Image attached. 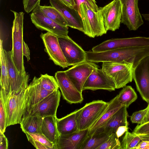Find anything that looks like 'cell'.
Masks as SVG:
<instances>
[{
  "label": "cell",
  "mask_w": 149,
  "mask_h": 149,
  "mask_svg": "<svg viewBox=\"0 0 149 149\" xmlns=\"http://www.w3.org/2000/svg\"><path fill=\"white\" fill-rule=\"evenodd\" d=\"M97 67L98 66L95 63L85 61L73 66L65 72L77 89L82 93L86 81Z\"/></svg>",
  "instance_id": "2e32d148"
},
{
  "label": "cell",
  "mask_w": 149,
  "mask_h": 149,
  "mask_svg": "<svg viewBox=\"0 0 149 149\" xmlns=\"http://www.w3.org/2000/svg\"><path fill=\"white\" fill-rule=\"evenodd\" d=\"M0 79L1 90L7 95L10 94V83L8 66L5 58L2 40H0Z\"/></svg>",
  "instance_id": "d4e9b609"
},
{
  "label": "cell",
  "mask_w": 149,
  "mask_h": 149,
  "mask_svg": "<svg viewBox=\"0 0 149 149\" xmlns=\"http://www.w3.org/2000/svg\"><path fill=\"white\" fill-rule=\"evenodd\" d=\"M143 15L146 19L149 21V14H144Z\"/></svg>",
  "instance_id": "7dc6e473"
},
{
  "label": "cell",
  "mask_w": 149,
  "mask_h": 149,
  "mask_svg": "<svg viewBox=\"0 0 149 149\" xmlns=\"http://www.w3.org/2000/svg\"><path fill=\"white\" fill-rule=\"evenodd\" d=\"M61 94L59 89L48 95L38 103L25 106L22 117L37 116L44 118L56 116Z\"/></svg>",
  "instance_id": "5b68a950"
},
{
  "label": "cell",
  "mask_w": 149,
  "mask_h": 149,
  "mask_svg": "<svg viewBox=\"0 0 149 149\" xmlns=\"http://www.w3.org/2000/svg\"><path fill=\"white\" fill-rule=\"evenodd\" d=\"M117 95L118 99L120 103L127 108L137 98L136 92L130 86H126L124 87Z\"/></svg>",
  "instance_id": "83f0119b"
},
{
  "label": "cell",
  "mask_w": 149,
  "mask_h": 149,
  "mask_svg": "<svg viewBox=\"0 0 149 149\" xmlns=\"http://www.w3.org/2000/svg\"><path fill=\"white\" fill-rule=\"evenodd\" d=\"M38 79L41 86L47 91H54L59 88L56 80L52 76L47 74H41Z\"/></svg>",
  "instance_id": "4dcf8cb0"
},
{
  "label": "cell",
  "mask_w": 149,
  "mask_h": 149,
  "mask_svg": "<svg viewBox=\"0 0 149 149\" xmlns=\"http://www.w3.org/2000/svg\"><path fill=\"white\" fill-rule=\"evenodd\" d=\"M99 10L102 15L106 30L115 31L119 29L122 18L121 5L120 0H113Z\"/></svg>",
  "instance_id": "5bb4252c"
},
{
  "label": "cell",
  "mask_w": 149,
  "mask_h": 149,
  "mask_svg": "<svg viewBox=\"0 0 149 149\" xmlns=\"http://www.w3.org/2000/svg\"><path fill=\"white\" fill-rule=\"evenodd\" d=\"M57 118L56 116H53L43 118L41 127L42 134L56 146L60 135L57 126Z\"/></svg>",
  "instance_id": "cb8c5ba5"
},
{
  "label": "cell",
  "mask_w": 149,
  "mask_h": 149,
  "mask_svg": "<svg viewBox=\"0 0 149 149\" xmlns=\"http://www.w3.org/2000/svg\"><path fill=\"white\" fill-rule=\"evenodd\" d=\"M108 104V102L99 100L86 104L77 118L78 130L89 129L104 113Z\"/></svg>",
  "instance_id": "8992f818"
},
{
  "label": "cell",
  "mask_w": 149,
  "mask_h": 149,
  "mask_svg": "<svg viewBox=\"0 0 149 149\" xmlns=\"http://www.w3.org/2000/svg\"><path fill=\"white\" fill-rule=\"evenodd\" d=\"M55 78L63 98L70 104L81 103L83 100L82 93L76 88L65 71L57 72Z\"/></svg>",
  "instance_id": "9a60e30c"
},
{
  "label": "cell",
  "mask_w": 149,
  "mask_h": 149,
  "mask_svg": "<svg viewBox=\"0 0 149 149\" xmlns=\"http://www.w3.org/2000/svg\"><path fill=\"white\" fill-rule=\"evenodd\" d=\"M128 127L126 126H121L119 127L117 130L115 134L118 138H119L128 130Z\"/></svg>",
  "instance_id": "b9f144b4"
},
{
  "label": "cell",
  "mask_w": 149,
  "mask_h": 149,
  "mask_svg": "<svg viewBox=\"0 0 149 149\" xmlns=\"http://www.w3.org/2000/svg\"><path fill=\"white\" fill-rule=\"evenodd\" d=\"M147 46H149V37L139 36L112 38L94 47L92 50L93 52H100L117 49Z\"/></svg>",
  "instance_id": "ba28073f"
},
{
  "label": "cell",
  "mask_w": 149,
  "mask_h": 149,
  "mask_svg": "<svg viewBox=\"0 0 149 149\" xmlns=\"http://www.w3.org/2000/svg\"><path fill=\"white\" fill-rule=\"evenodd\" d=\"M26 90V101L25 106L38 103L54 92L47 91L43 88L40 83L38 78L35 76L28 85Z\"/></svg>",
  "instance_id": "44dd1931"
},
{
  "label": "cell",
  "mask_w": 149,
  "mask_h": 149,
  "mask_svg": "<svg viewBox=\"0 0 149 149\" xmlns=\"http://www.w3.org/2000/svg\"><path fill=\"white\" fill-rule=\"evenodd\" d=\"M133 64L125 62L102 63L105 74L113 82L116 89L124 87L133 79Z\"/></svg>",
  "instance_id": "3957f363"
},
{
  "label": "cell",
  "mask_w": 149,
  "mask_h": 149,
  "mask_svg": "<svg viewBox=\"0 0 149 149\" xmlns=\"http://www.w3.org/2000/svg\"><path fill=\"white\" fill-rule=\"evenodd\" d=\"M139 135L133 132H130L128 130L125 133V135L121 142L122 149H135L141 141Z\"/></svg>",
  "instance_id": "f546056e"
},
{
  "label": "cell",
  "mask_w": 149,
  "mask_h": 149,
  "mask_svg": "<svg viewBox=\"0 0 149 149\" xmlns=\"http://www.w3.org/2000/svg\"><path fill=\"white\" fill-rule=\"evenodd\" d=\"M149 107L148 104L145 109L134 112L130 117V120L133 123L142 124L147 114Z\"/></svg>",
  "instance_id": "836d02e7"
},
{
  "label": "cell",
  "mask_w": 149,
  "mask_h": 149,
  "mask_svg": "<svg viewBox=\"0 0 149 149\" xmlns=\"http://www.w3.org/2000/svg\"><path fill=\"white\" fill-rule=\"evenodd\" d=\"M135 149H149V142L141 141L139 143Z\"/></svg>",
  "instance_id": "7bdbcfd3"
},
{
  "label": "cell",
  "mask_w": 149,
  "mask_h": 149,
  "mask_svg": "<svg viewBox=\"0 0 149 149\" xmlns=\"http://www.w3.org/2000/svg\"><path fill=\"white\" fill-rule=\"evenodd\" d=\"M22 52L24 56H26L27 61L30 59V52L29 47L27 44L23 42L22 47Z\"/></svg>",
  "instance_id": "60d3db41"
},
{
  "label": "cell",
  "mask_w": 149,
  "mask_h": 149,
  "mask_svg": "<svg viewBox=\"0 0 149 149\" xmlns=\"http://www.w3.org/2000/svg\"><path fill=\"white\" fill-rule=\"evenodd\" d=\"M4 51L10 79V95L18 94L27 88L29 76L26 73L22 74L18 71L13 60L12 50L7 51L4 49Z\"/></svg>",
  "instance_id": "9c48e42d"
},
{
  "label": "cell",
  "mask_w": 149,
  "mask_h": 149,
  "mask_svg": "<svg viewBox=\"0 0 149 149\" xmlns=\"http://www.w3.org/2000/svg\"><path fill=\"white\" fill-rule=\"evenodd\" d=\"M109 135L104 132H96L87 137L81 149H97L107 140Z\"/></svg>",
  "instance_id": "4316f807"
},
{
  "label": "cell",
  "mask_w": 149,
  "mask_h": 149,
  "mask_svg": "<svg viewBox=\"0 0 149 149\" xmlns=\"http://www.w3.org/2000/svg\"><path fill=\"white\" fill-rule=\"evenodd\" d=\"M80 10L84 34L94 38L107 33L103 18L99 10L95 11L84 3L80 5Z\"/></svg>",
  "instance_id": "277c9868"
},
{
  "label": "cell",
  "mask_w": 149,
  "mask_h": 149,
  "mask_svg": "<svg viewBox=\"0 0 149 149\" xmlns=\"http://www.w3.org/2000/svg\"><path fill=\"white\" fill-rule=\"evenodd\" d=\"M133 79L143 99L149 104V55L134 68Z\"/></svg>",
  "instance_id": "7c38bea8"
},
{
  "label": "cell",
  "mask_w": 149,
  "mask_h": 149,
  "mask_svg": "<svg viewBox=\"0 0 149 149\" xmlns=\"http://www.w3.org/2000/svg\"><path fill=\"white\" fill-rule=\"evenodd\" d=\"M149 105V104H148ZM149 121V107L147 114L143 120V123ZM142 123V124H143Z\"/></svg>",
  "instance_id": "bcb514c9"
},
{
  "label": "cell",
  "mask_w": 149,
  "mask_h": 149,
  "mask_svg": "<svg viewBox=\"0 0 149 149\" xmlns=\"http://www.w3.org/2000/svg\"><path fill=\"white\" fill-rule=\"evenodd\" d=\"M127 108L125 106H122L113 115L104 126L96 132H104L110 135L113 133H115L117 129L120 126L128 127V123L127 121L128 114Z\"/></svg>",
  "instance_id": "ffe728a7"
},
{
  "label": "cell",
  "mask_w": 149,
  "mask_h": 149,
  "mask_svg": "<svg viewBox=\"0 0 149 149\" xmlns=\"http://www.w3.org/2000/svg\"><path fill=\"white\" fill-rule=\"evenodd\" d=\"M81 109V108L61 118H57V126L60 135L69 134L78 130L77 119Z\"/></svg>",
  "instance_id": "7402d4cb"
},
{
  "label": "cell",
  "mask_w": 149,
  "mask_h": 149,
  "mask_svg": "<svg viewBox=\"0 0 149 149\" xmlns=\"http://www.w3.org/2000/svg\"><path fill=\"white\" fill-rule=\"evenodd\" d=\"M108 103V107L104 113L89 129L88 136L92 135L98 129L104 126L113 115L123 106L119 101L117 95Z\"/></svg>",
  "instance_id": "603a6c76"
},
{
  "label": "cell",
  "mask_w": 149,
  "mask_h": 149,
  "mask_svg": "<svg viewBox=\"0 0 149 149\" xmlns=\"http://www.w3.org/2000/svg\"><path fill=\"white\" fill-rule=\"evenodd\" d=\"M14 15L12 28V55L13 62L18 71L25 74L22 47L23 39V23L24 13L11 10Z\"/></svg>",
  "instance_id": "7a4b0ae2"
},
{
  "label": "cell",
  "mask_w": 149,
  "mask_h": 149,
  "mask_svg": "<svg viewBox=\"0 0 149 149\" xmlns=\"http://www.w3.org/2000/svg\"><path fill=\"white\" fill-rule=\"evenodd\" d=\"M0 97L4 105L6 126L20 124L24 112L26 101V89L18 94L6 95L1 90Z\"/></svg>",
  "instance_id": "6da1fadb"
},
{
  "label": "cell",
  "mask_w": 149,
  "mask_h": 149,
  "mask_svg": "<svg viewBox=\"0 0 149 149\" xmlns=\"http://www.w3.org/2000/svg\"><path fill=\"white\" fill-rule=\"evenodd\" d=\"M50 59L54 64L63 68L68 66L67 61L59 45L57 36L52 33L47 32L42 33L40 35Z\"/></svg>",
  "instance_id": "4fadbf2b"
},
{
  "label": "cell",
  "mask_w": 149,
  "mask_h": 149,
  "mask_svg": "<svg viewBox=\"0 0 149 149\" xmlns=\"http://www.w3.org/2000/svg\"><path fill=\"white\" fill-rule=\"evenodd\" d=\"M68 6L74 8L75 4L74 0H61Z\"/></svg>",
  "instance_id": "ee69618b"
},
{
  "label": "cell",
  "mask_w": 149,
  "mask_h": 149,
  "mask_svg": "<svg viewBox=\"0 0 149 149\" xmlns=\"http://www.w3.org/2000/svg\"><path fill=\"white\" fill-rule=\"evenodd\" d=\"M88 131L89 129L78 130L71 134L60 135L56 144L57 149H81Z\"/></svg>",
  "instance_id": "d6986e66"
},
{
  "label": "cell",
  "mask_w": 149,
  "mask_h": 149,
  "mask_svg": "<svg viewBox=\"0 0 149 149\" xmlns=\"http://www.w3.org/2000/svg\"><path fill=\"white\" fill-rule=\"evenodd\" d=\"M40 9L47 17L57 24L68 26V23L61 13L55 8L51 6H40Z\"/></svg>",
  "instance_id": "f1b7e54d"
},
{
  "label": "cell",
  "mask_w": 149,
  "mask_h": 149,
  "mask_svg": "<svg viewBox=\"0 0 149 149\" xmlns=\"http://www.w3.org/2000/svg\"><path fill=\"white\" fill-rule=\"evenodd\" d=\"M97 149H122L121 142L115 133H113Z\"/></svg>",
  "instance_id": "1f68e13d"
},
{
  "label": "cell",
  "mask_w": 149,
  "mask_h": 149,
  "mask_svg": "<svg viewBox=\"0 0 149 149\" xmlns=\"http://www.w3.org/2000/svg\"><path fill=\"white\" fill-rule=\"evenodd\" d=\"M75 4L74 9L80 12V6L83 3L85 4L93 11L97 12L99 10V7L97 5L95 0H74Z\"/></svg>",
  "instance_id": "e575fe53"
},
{
  "label": "cell",
  "mask_w": 149,
  "mask_h": 149,
  "mask_svg": "<svg viewBox=\"0 0 149 149\" xmlns=\"http://www.w3.org/2000/svg\"><path fill=\"white\" fill-rule=\"evenodd\" d=\"M27 138H30L34 140L40 142L46 146L49 147L50 149H57L56 146L51 142L43 134L37 133H24Z\"/></svg>",
  "instance_id": "d6a6232c"
},
{
  "label": "cell",
  "mask_w": 149,
  "mask_h": 149,
  "mask_svg": "<svg viewBox=\"0 0 149 149\" xmlns=\"http://www.w3.org/2000/svg\"><path fill=\"white\" fill-rule=\"evenodd\" d=\"M8 141L4 133L0 131V149H7Z\"/></svg>",
  "instance_id": "f35d334b"
},
{
  "label": "cell",
  "mask_w": 149,
  "mask_h": 149,
  "mask_svg": "<svg viewBox=\"0 0 149 149\" xmlns=\"http://www.w3.org/2000/svg\"><path fill=\"white\" fill-rule=\"evenodd\" d=\"M133 132L138 135L149 134V121L138 125Z\"/></svg>",
  "instance_id": "74e56055"
},
{
  "label": "cell",
  "mask_w": 149,
  "mask_h": 149,
  "mask_svg": "<svg viewBox=\"0 0 149 149\" xmlns=\"http://www.w3.org/2000/svg\"><path fill=\"white\" fill-rule=\"evenodd\" d=\"M113 82L105 74L102 69H94L88 78L83 88V91L104 90L112 91L116 89Z\"/></svg>",
  "instance_id": "e0dca14e"
},
{
  "label": "cell",
  "mask_w": 149,
  "mask_h": 149,
  "mask_svg": "<svg viewBox=\"0 0 149 149\" xmlns=\"http://www.w3.org/2000/svg\"><path fill=\"white\" fill-rule=\"evenodd\" d=\"M139 0H120L121 5V23L130 31H135L143 22L138 6Z\"/></svg>",
  "instance_id": "30bf717a"
},
{
  "label": "cell",
  "mask_w": 149,
  "mask_h": 149,
  "mask_svg": "<svg viewBox=\"0 0 149 149\" xmlns=\"http://www.w3.org/2000/svg\"><path fill=\"white\" fill-rule=\"evenodd\" d=\"M27 139L28 141L36 149H50L49 147L46 146L40 142L34 140L29 137H27Z\"/></svg>",
  "instance_id": "ab89813d"
},
{
  "label": "cell",
  "mask_w": 149,
  "mask_h": 149,
  "mask_svg": "<svg viewBox=\"0 0 149 149\" xmlns=\"http://www.w3.org/2000/svg\"><path fill=\"white\" fill-rule=\"evenodd\" d=\"M57 37L68 66L86 61V52L69 36Z\"/></svg>",
  "instance_id": "8fae6325"
},
{
  "label": "cell",
  "mask_w": 149,
  "mask_h": 149,
  "mask_svg": "<svg viewBox=\"0 0 149 149\" xmlns=\"http://www.w3.org/2000/svg\"><path fill=\"white\" fill-rule=\"evenodd\" d=\"M51 6L57 9L66 21L68 26L82 32L84 27L79 12L64 3L61 0H49Z\"/></svg>",
  "instance_id": "ac0fdd59"
},
{
  "label": "cell",
  "mask_w": 149,
  "mask_h": 149,
  "mask_svg": "<svg viewBox=\"0 0 149 149\" xmlns=\"http://www.w3.org/2000/svg\"><path fill=\"white\" fill-rule=\"evenodd\" d=\"M43 118L37 116H29L22 118L20 124L22 131L24 133L42 134L41 127Z\"/></svg>",
  "instance_id": "484cf974"
},
{
  "label": "cell",
  "mask_w": 149,
  "mask_h": 149,
  "mask_svg": "<svg viewBox=\"0 0 149 149\" xmlns=\"http://www.w3.org/2000/svg\"><path fill=\"white\" fill-rule=\"evenodd\" d=\"M141 141H146L149 142V134L139 135Z\"/></svg>",
  "instance_id": "f6af8a7d"
},
{
  "label": "cell",
  "mask_w": 149,
  "mask_h": 149,
  "mask_svg": "<svg viewBox=\"0 0 149 149\" xmlns=\"http://www.w3.org/2000/svg\"><path fill=\"white\" fill-rule=\"evenodd\" d=\"M6 118L3 104L2 100L0 97V131L4 133L5 132Z\"/></svg>",
  "instance_id": "8d00e7d4"
},
{
  "label": "cell",
  "mask_w": 149,
  "mask_h": 149,
  "mask_svg": "<svg viewBox=\"0 0 149 149\" xmlns=\"http://www.w3.org/2000/svg\"><path fill=\"white\" fill-rule=\"evenodd\" d=\"M40 6L36 7L30 15L31 22L35 26L57 36H68V26L59 25L47 17L41 10Z\"/></svg>",
  "instance_id": "52a82bcc"
},
{
  "label": "cell",
  "mask_w": 149,
  "mask_h": 149,
  "mask_svg": "<svg viewBox=\"0 0 149 149\" xmlns=\"http://www.w3.org/2000/svg\"><path fill=\"white\" fill-rule=\"evenodd\" d=\"M40 0H23L25 11L27 13L32 11L36 7L40 5Z\"/></svg>",
  "instance_id": "d590c367"
}]
</instances>
